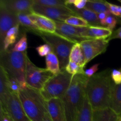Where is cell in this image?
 <instances>
[{"mask_svg": "<svg viewBox=\"0 0 121 121\" xmlns=\"http://www.w3.org/2000/svg\"><path fill=\"white\" fill-rule=\"evenodd\" d=\"M27 57V52L19 53L11 49L0 53V66L4 69L8 78L16 80L22 89L27 86L26 79Z\"/></svg>", "mask_w": 121, "mask_h": 121, "instance_id": "cell-4", "label": "cell"}, {"mask_svg": "<svg viewBox=\"0 0 121 121\" xmlns=\"http://www.w3.org/2000/svg\"><path fill=\"white\" fill-rule=\"evenodd\" d=\"M17 17L20 26L24 27L27 31L31 32L35 34L40 31L36 25L30 18L29 15L26 14H17Z\"/></svg>", "mask_w": 121, "mask_h": 121, "instance_id": "cell-24", "label": "cell"}, {"mask_svg": "<svg viewBox=\"0 0 121 121\" xmlns=\"http://www.w3.org/2000/svg\"><path fill=\"white\" fill-rule=\"evenodd\" d=\"M65 70L70 74L74 76L77 74H84L85 70H84V67L79 66L78 64L72 61H69L66 67Z\"/></svg>", "mask_w": 121, "mask_h": 121, "instance_id": "cell-30", "label": "cell"}, {"mask_svg": "<svg viewBox=\"0 0 121 121\" xmlns=\"http://www.w3.org/2000/svg\"><path fill=\"white\" fill-rule=\"evenodd\" d=\"M46 69L53 75H57L61 72L59 59L53 52L50 53L46 57Z\"/></svg>", "mask_w": 121, "mask_h": 121, "instance_id": "cell-23", "label": "cell"}, {"mask_svg": "<svg viewBox=\"0 0 121 121\" xmlns=\"http://www.w3.org/2000/svg\"><path fill=\"white\" fill-rule=\"evenodd\" d=\"M17 15L9 11L0 1V49L2 47L4 41L8 31L15 26L19 25Z\"/></svg>", "mask_w": 121, "mask_h": 121, "instance_id": "cell-11", "label": "cell"}, {"mask_svg": "<svg viewBox=\"0 0 121 121\" xmlns=\"http://www.w3.org/2000/svg\"><path fill=\"white\" fill-rule=\"evenodd\" d=\"M8 77L2 67L0 66V103H3L10 91L8 87Z\"/></svg>", "mask_w": 121, "mask_h": 121, "instance_id": "cell-26", "label": "cell"}, {"mask_svg": "<svg viewBox=\"0 0 121 121\" xmlns=\"http://www.w3.org/2000/svg\"><path fill=\"white\" fill-rule=\"evenodd\" d=\"M73 76L66 70L54 75L45 84L41 91L46 101L52 99H62L65 96L72 82Z\"/></svg>", "mask_w": 121, "mask_h": 121, "instance_id": "cell-6", "label": "cell"}, {"mask_svg": "<svg viewBox=\"0 0 121 121\" xmlns=\"http://www.w3.org/2000/svg\"><path fill=\"white\" fill-rule=\"evenodd\" d=\"M8 79H9L8 87H9V91L13 92V93L18 94L20 91L22 89V87L20 86V83L16 80L13 79V78H8Z\"/></svg>", "mask_w": 121, "mask_h": 121, "instance_id": "cell-33", "label": "cell"}, {"mask_svg": "<svg viewBox=\"0 0 121 121\" xmlns=\"http://www.w3.org/2000/svg\"><path fill=\"white\" fill-rule=\"evenodd\" d=\"M109 14H111V13H100V14H98V18L100 22L104 21V20L106 19V18L107 17V16Z\"/></svg>", "mask_w": 121, "mask_h": 121, "instance_id": "cell-40", "label": "cell"}, {"mask_svg": "<svg viewBox=\"0 0 121 121\" xmlns=\"http://www.w3.org/2000/svg\"><path fill=\"white\" fill-rule=\"evenodd\" d=\"M27 47H28V44H27V35L26 33H24L20 40L15 43L11 50L15 52L24 53L27 52Z\"/></svg>", "mask_w": 121, "mask_h": 121, "instance_id": "cell-28", "label": "cell"}, {"mask_svg": "<svg viewBox=\"0 0 121 121\" xmlns=\"http://www.w3.org/2000/svg\"><path fill=\"white\" fill-rule=\"evenodd\" d=\"M76 121H93V109L86 94Z\"/></svg>", "mask_w": 121, "mask_h": 121, "instance_id": "cell-20", "label": "cell"}, {"mask_svg": "<svg viewBox=\"0 0 121 121\" xmlns=\"http://www.w3.org/2000/svg\"><path fill=\"white\" fill-rule=\"evenodd\" d=\"M0 115H1V121H12L11 119L9 118V117L5 113L3 109L1 108Z\"/></svg>", "mask_w": 121, "mask_h": 121, "instance_id": "cell-39", "label": "cell"}, {"mask_svg": "<svg viewBox=\"0 0 121 121\" xmlns=\"http://www.w3.org/2000/svg\"><path fill=\"white\" fill-rule=\"evenodd\" d=\"M87 0H66L65 4L66 6L68 5H73L77 9H83L87 4Z\"/></svg>", "mask_w": 121, "mask_h": 121, "instance_id": "cell-34", "label": "cell"}, {"mask_svg": "<svg viewBox=\"0 0 121 121\" xmlns=\"http://www.w3.org/2000/svg\"><path fill=\"white\" fill-rule=\"evenodd\" d=\"M109 108L119 117H121V84L113 83Z\"/></svg>", "mask_w": 121, "mask_h": 121, "instance_id": "cell-18", "label": "cell"}, {"mask_svg": "<svg viewBox=\"0 0 121 121\" xmlns=\"http://www.w3.org/2000/svg\"><path fill=\"white\" fill-rule=\"evenodd\" d=\"M43 121H52L50 117L49 114L48 113V112H47V113L45 115L44 117Z\"/></svg>", "mask_w": 121, "mask_h": 121, "instance_id": "cell-41", "label": "cell"}, {"mask_svg": "<svg viewBox=\"0 0 121 121\" xmlns=\"http://www.w3.org/2000/svg\"><path fill=\"white\" fill-rule=\"evenodd\" d=\"M93 121H120V117L110 108L93 111Z\"/></svg>", "mask_w": 121, "mask_h": 121, "instance_id": "cell-19", "label": "cell"}, {"mask_svg": "<svg viewBox=\"0 0 121 121\" xmlns=\"http://www.w3.org/2000/svg\"><path fill=\"white\" fill-rule=\"evenodd\" d=\"M47 109L52 121H67L61 99H52L47 101Z\"/></svg>", "mask_w": 121, "mask_h": 121, "instance_id": "cell-14", "label": "cell"}, {"mask_svg": "<svg viewBox=\"0 0 121 121\" xmlns=\"http://www.w3.org/2000/svg\"><path fill=\"white\" fill-rule=\"evenodd\" d=\"M35 49L40 57H46L48 54L53 52L50 46L47 44L40 45L37 46Z\"/></svg>", "mask_w": 121, "mask_h": 121, "instance_id": "cell-32", "label": "cell"}, {"mask_svg": "<svg viewBox=\"0 0 121 121\" xmlns=\"http://www.w3.org/2000/svg\"><path fill=\"white\" fill-rule=\"evenodd\" d=\"M1 108L12 121H30L24 111L18 95L9 92L3 103H0Z\"/></svg>", "mask_w": 121, "mask_h": 121, "instance_id": "cell-8", "label": "cell"}, {"mask_svg": "<svg viewBox=\"0 0 121 121\" xmlns=\"http://www.w3.org/2000/svg\"><path fill=\"white\" fill-rule=\"evenodd\" d=\"M37 35H39L46 44L50 46L53 52L59 59L61 71L65 70L69 62L71 50L76 43L56 33L50 34L40 31Z\"/></svg>", "mask_w": 121, "mask_h": 121, "instance_id": "cell-5", "label": "cell"}, {"mask_svg": "<svg viewBox=\"0 0 121 121\" xmlns=\"http://www.w3.org/2000/svg\"><path fill=\"white\" fill-rule=\"evenodd\" d=\"M85 8L92 11L97 14L100 13H111L106 1H87Z\"/></svg>", "mask_w": 121, "mask_h": 121, "instance_id": "cell-25", "label": "cell"}, {"mask_svg": "<svg viewBox=\"0 0 121 121\" xmlns=\"http://www.w3.org/2000/svg\"><path fill=\"white\" fill-rule=\"evenodd\" d=\"M106 4L112 15L121 18V7L113 4L106 1Z\"/></svg>", "mask_w": 121, "mask_h": 121, "instance_id": "cell-35", "label": "cell"}, {"mask_svg": "<svg viewBox=\"0 0 121 121\" xmlns=\"http://www.w3.org/2000/svg\"><path fill=\"white\" fill-rule=\"evenodd\" d=\"M113 31L102 26H89L82 34V37L86 40L107 39L112 35Z\"/></svg>", "mask_w": 121, "mask_h": 121, "instance_id": "cell-16", "label": "cell"}, {"mask_svg": "<svg viewBox=\"0 0 121 121\" xmlns=\"http://www.w3.org/2000/svg\"><path fill=\"white\" fill-rule=\"evenodd\" d=\"M65 23L77 27H87L90 26L87 21L78 16H70L66 19Z\"/></svg>", "mask_w": 121, "mask_h": 121, "instance_id": "cell-27", "label": "cell"}, {"mask_svg": "<svg viewBox=\"0 0 121 121\" xmlns=\"http://www.w3.org/2000/svg\"><path fill=\"white\" fill-rule=\"evenodd\" d=\"M35 4L46 7H66L65 1L61 0H34Z\"/></svg>", "mask_w": 121, "mask_h": 121, "instance_id": "cell-29", "label": "cell"}, {"mask_svg": "<svg viewBox=\"0 0 121 121\" xmlns=\"http://www.w3.org/2000/svg\"><path fill=\"white\" fill-rule=\"evenodd\" d=\"M33 13L44 15L54 21L64 22L66 19L70 16L76 15V14L67 7H46L35 4L33 7Z\"/></svg>", "mask_w": 121, "mask_h": 121, "instance_id": "cell-9", "label": "cell"}, {"mask_svg": "<svg viewBox=\"0 0 121 121\" xmlns=\"http://www.w3.org/2000/svg\"><path fill=\"white\" fill-rule=\"evenodd\" d=\"M121 39V27H119V28H118L116 30L113 31V33H112V35H111L110 37H109L108 40L109 41H111V40H113V39Z\"/></svg>", "mask_w": 121, "mask_h": 121, "instance_id": "cell-38", "label": "cell"}, {"mask_svg": "<svg viewBox=\"0 0 121 121\" xmlns=\"http://www.w3.org/2000/svg\"></svg>", "mask_w": 121, "mask_h": 121, "instance_id": "cell-44", "label": "cell"}, {"mask_svg": "<svg viewBox=\"0 0 121 121\" xmlns=\"http://www.w3.org/2000/svg\"><path fill=\"white\" fill-rule=\"evenodd\" d=\"M56 25V33L74 43H81L86 40L82 37V34L86 30V27H77L70 26L64 22L55 21Z\"/></svg>", "mask_w": 121, "mask_h": 121, "instance_id": "cell-12", "label": "cell"}, {"mask_svg": "<svg viewBox=\"0 0 121 121\" xmlns=\"http://www.w3.org/2000/svg\"><path fill=\"white\" fill-rule=\"evenodd\" d=\"M20 26V25L19 24L14 26L8 31L5 37L2 47L1 48V49H0V53H2L4 52L7 51V50H8V48L11 45L15 43L18 35Z\"/></svg>", "mask_w": 121, "mask_h": 121, "instance_id": "cell-22", "label": "cell"}, {"mask_svg": "<svg viewBox=\"0 0 121 121\" xmlns=\"http://www.w3.org/2000/svg\"><path fill=\"white\" fill-rule=\"evenodd\" d=\"M111 69H107L89 78L86 94L93 111L109 108L113 82Z\"/></svg>", "mask_w": 121, "mask_h": 121, "instance_id": "cell-1", "label": "cell"}, {"mask_svg": "<svg viewBox=\"0 0 121 121\" xmlns=\"http://www.w3.org/2000/svg\"><path fill=\"white\" fill-rule=\"evenodd\" d=\"M85 59V63L105 53L109 44L108 39H91L80 43Z\"/></svg>", "mask_w": 121, "mask_h": 121, "instance_id": "cell-10", "label": "cell"}, {"mask_svg": "<svg viewBox=\"0 0 121 121\" xmlns=\"http://www.w3.org/2000/svg\"><path fill=\"white\" fill-rule=\"evenodd\" d=\"M29 17L40 31L50 34H55L56 32V25L53 20L35 13L29 15Z\"/></svg>", "mask_w": 121, "mask_h": 121, "instance_id": "cell-15", "label": "cell"}, {"mask_svg": "<svg viewBox=\"0 0 121 121\" xmlns=\"http://www.w3.org/2000/svg\"><path fill=\"white\" fill-rule=\"evenodd\" d=\"M69 61H72L85 68L86 66L83 52L80 43H77L73 46L69 57Z\"/></svg>", "mask_w": 121, "mask_h": 121, "instance_id": "cell-21", "label": "cell"}, {"mask_svg": "<svg viewBox=\"0 0 121 121\" xmlns=\"http://www.w3.org/2000/svg\"><path fill=\"white\" fill-rule=\"evenodd\" d=\"M117 22H118L117 19L113 16V15L111 14L108 15L106 19L104 20V21L100 22V23L101 26L107 27L108 28L111 30L113 31V29L115 28L117 24Z\"/></svg>", "mask_w": 121, "mask_h": 121, "instance_id": "cell-31", "label": "cell"}, {"mask_svg": "<svg viewBox=\"0 0 121 121\" xmlns=\"http://www.w3.org/2000/svg\"><path fill=\"white\" fill-rule=\"evenodd\" d=\"M120 121H121V118L120 117Z\"/></svg>", "mask_w": 121, "mask_h": 121, "instance_id": "cell-43", "label": "cell"}, {"mask_svg": "<svg viewBox=\"0 0 121 121\" xmlns=\"http://www.w3.org/2000/svg\"><path fill=\"white\" fill-rule=\"evenodd\" d=\"M89 78L84 74L73 76L72 82L61 99L67 121H76L86 96V87Z\"/></svg>", "mask_w": 121, "mask_h": 121, "instance_id": "cell-2", "label": "cell"}, {"mask_svg": "<svg viewBox=\"0 0 121 121\" xmlns=\"http://www.w3.org/2000/svg\"><path fill=\"white\" fill-rule=\"evenodd\" d=\"M6 8L14 14H33L34 0H2Z\"/></svg>", "mask_w": 121, "mask_h": 121, "instance_id": "cell-13", "label": "cell"}, {"mask_svg": "<svg viewBox=\"0 0 121 121\" xmlns=\"http://www.w3.org/2000/svg\"><path fill=\"white\" fill-rule=\"evenodd\" d=\"M111 78L115 85L121 84V69H112L111 71Z\"/></svg>", "mask_w": 121, "mask_h": 121, "instance_id": "cell-36", "label": "cell"}, {"mask_svg": "<svg viewBox=\"0 0 121 121\" xmlns=\"http://www.w3.org/2000/svg\"><path fill=\"white\" fill-rule=\"evenodd\" d=\"M53 76L46 69L40 68L35 66L27 57L26 72L27 86L41 91L45 84Z\"/></svg>", "mask_w": 121, "mask_h": 121, "instance_id": "cell-7", "label": "cell"}, {"mask_svg": "<svg viewBox=\"0 0 121 121\" xmlns=\"http://www.w3.org/2000/svg\"><path fill=\"white\" fill-rule=\"evenodd\" d=\"M19 99L24 111L30 121H43L47 113V101L41 91L27 86L19 92Z\"/></svg>", "mask_w": 121, "mask_h": 121, "instance_id": "cell-3", "label": "cell"}, {"mask_svg": "<svg viewBox=\"0 0 121 121\" xmlns=\"http://www.w3.org/2000/svg\"><path fill=\"white\" fill-rule=\"evenodd\" d=\"M118 1H119V2H120L121 3V0H118Z\"/></svg>", "mask_w": 121, "mask_h": 121, "instance_id": "cell-42", "label": "cell"}, {"mask_svg": "<svg viewBox=\"0 0 121 121\" xmlns=\"http://www.w3.org/2000/svg\"><path fill=\"white\" fill-rule=\"evenodd\" d=\"M67 7L71 9L76 16L80 17L87 21L90 26H101L96 13L86 8L83 9H77L73 5H68Z\"/></svg>", "mask_w": 121, "mask_h": 121, "instance_id": "cell-17", "label": "cell"}, {"mask_svg": "<svg viewBox=\"0 0 121 121\" xmlns=\"http://www.w3.org/2000/svg\"><path fill=\"white\" fill-rule=\"evenodd\" d=\"M99 65H100L99 63L95 64L93 66H92L91 68L85 70V72H84V74H85V76H86L87 78L89 79L91 77L93 76V75H95L97 72V71L98 70Z\"/></svg>", "mask_w": 121, "mask_h": 121, "instance_id": "cell-37", "label": "cell"}]
</instances>
